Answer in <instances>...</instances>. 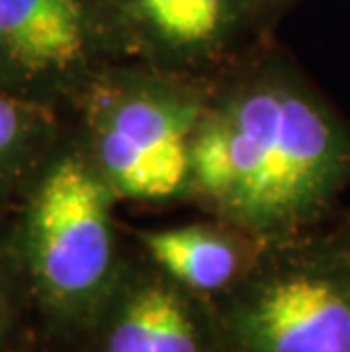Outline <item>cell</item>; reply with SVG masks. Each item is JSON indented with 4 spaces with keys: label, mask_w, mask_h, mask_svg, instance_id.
<instances>
[{
    "label": "cell",
    "mask_w": 350,
    "mask_h": 352,
    "mask_svg": "<svg viewBox=\"0 0 350 352\" xmlns=\"http://www.w3.org/2000/svg\"><path fill=\"white\" fill-rule=\"evenodd\" d=\"M125 59L216 78L273 36L264 0H109Z\"/></svg>",
    "instance_id": "cell-6"
},
{
    "label": "cell",
    "mask_w": 350,
    "mask_h": 352,
    "mask_svg": "<svg viewBox=\"0 0 350 352\" xmlns=\"http://www.w3.org/2000/svg\"><path fill=\"white\" fill-rule=\"evenodd\" d=\"M264 3L269 5V10L275 16H280V14H285L289 7H294L296 3H300V0H264Z\"/></svg>",
    "instance_id": "cell-11"
},
{
    "label": "cell",
    "mask_w": 350,
    "mask_h": 352,
    "mask_svg": "<svg viewBox=\"0 0 350 352\" xmlns=\"http://www.w3.org/2000/svg\"><path fill=\"white\" fill-rule=\"evenodd\" d=\"M214 307L232 352H350V243L327 226L266 243Z\"/></svg>",
    "instance_id": "cell-4"
},
{
    "label": "cell",
    "mask_w": 350,
    "mask_h": 352,
    "mask_svg": "<svg viewBox=\"0 0 350 352\" xmlns=\"http://www.w3.org/2000/svg\"><path fill=\"white\" fill-rule=\"evenodd\" d=\"M125 50L109 0H0V82L59 107Z\"/></svg>",
    "instance_id": "cell-5"
},
{
    "label": "cell",
    "mask_w": 350,
    "mask_h": 352,
    "mask_svg": "<svg viewBox=\"0 0 350 352\" xmlns=\"http://www.w3.org/2000/svg\"><path fill=\"white\" fill-rule=\"evenodd\" d=\"M350 189V121L269 36L212 80L189 202L273 243L323 228Z\"/></svg>",
    "instance_id": "cell-1"
},
{
    "label": "cell",
    "mask_w": 350,
    "mask_h": 352,
    "mask_svg": "<svg viewBox=\"0 0 350 352\" xmlns=\"http://www.w3.org/2000/svg\"><path fill=\"white\" fill-rule=\"evenodd\" d=\"M30 298L12 232H0V346L10 341L19 325L23 302Z\"/></svg>",
    "instance_id": "cell-10"
},
{
    "label": "cell",
    "mask_w": 350,
    "mask_h": 352,
    "mask_svg": "<svg viewBox=\"0 0 350 352\" xmlns=\"http://www.w3.org/2000/svg\"><path fill=\"white\" fill-rule=\"evenodd\" d=\"M118 202L73 130L21 196L14 243L30 298L53 323L85 332L121 280L132 252Z\"/></svg>",
    "instance_id": "cell-2"
},
{
    "label": "cell",
    "mask_w": 350,
    "mask_h": 352,
    "mask_svg": "<svg viewBox=\"0 0 350 352\" xmlns=\"http://www.w3.org/2000/svg\"><path fill=\"white\" fill-rule=\"evenodd\" d=\"M85 334L87 352H232L214 302L180 287L139 250Z\"/></svg>",
    "instance_id": "cell-7"
},
{
    "label": "cell",
    "mask_w": 350,
    "mask_h": 352,
    "mask_svg": "<svg viewBox=\"0 0 350 352\" xmlns=\"http://www.w3.org/2000/svg\"><path fill=\"white\" fill-rule=\"evenodd\" d=\"M135 241L139 252L162 273L212 302L245 280L266 245L243 228L216 216L139 230Z\"/></svg>",
    "instance_id": "cell-8"
},
{
    "label": "cell",
    "mask_w": 350,
    "mask_h": 352,
    "mask_svg": "<svg viewBox=\"0 0 350 352\" xmlns=\"http://www.w3.org/2000/svg\"><path fill=\"white\" fill-rule=\"evenodd\" d=\"M64 134L59 104L0 82V207L21 200Z\"/></svg>",
    "instance_id": "cell-9"
},
{
    "label": "cell",
    "mask_w": 350,
    "mask_h": 352,
    "mask_svg": "<svg viewBox=\"0 0 350 352\" xmlns=\"http://www.w3.org/2000/svg\"><path fill=\"white\" fill-rule=\"evenodd\" d=\"M334 230H337L339 232V234L341 236H344L346 239V241L350 243V212H346L344 216H341V219L337 221V223H334V226H332Z\"/></svg>",
    "instance_id": "cell-12"
},
{
    "label": "cell",
    "mask_w": 350,
    "mask_h": 352,
    "mask_svg": "<svg viewBox=\"0 0 350 352\" xmlns=\"http://www.w3.org/2000/svg\"><path fill=\"white\" fill-rule=\"evenodd\" d=\"M212 80L123 59L85 87L71 104L73 134L118 200L189 202L193 139Z\"/></svg>",
    "instance_id": "cell-3"
}]
</instances>
